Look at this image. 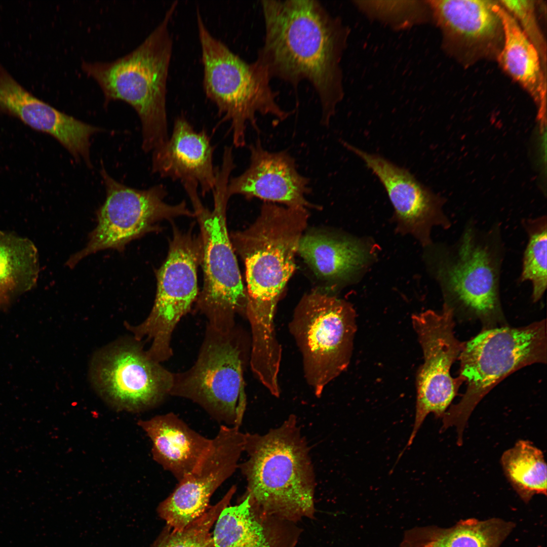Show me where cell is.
Returning <instances> with one entry per match:
<instances>
[{"label":"cell","mask_w":547,"mask_h":547,"mask_svg":"<svg viewBox=\"0 0 547 547\" xmlns=\"http://www.w3.org/2000/svg\"><path fill=\"white\" fill-rule=\"evenodd\" d=\"M140 341H116L91 360L89 375L94 389L116 409L145 411L170 396L174 373L150 357Z\"/></svg>","instance_id":"4fadbf2b"},{"label":"cell","mask_w":547,"mask_h":547,"mask_svg":"<svg viewBox=\"0 0 547 547\" xmlns=\"http://www.w3.org/2000/svg\"><path fill=\"white\" fill-rule=\"evenodd\" d=\"M236 487L232 486L214 505L200 518L180 530H172L152 547H214L210 530L221 511L229 505Z\"/></svg>","instance_id":"f546056e"},{"label":"cell","mask_w":547,"mask_h":547,"mask_svg":"<svg viewBox=\"0 0 547 547\" xmlns=\"http://www.w3.org/2000/svg\"><path fill=\"white\" fill-rule=\"evenodd\" d=\"M197 22L204 91L216 105L220 123H230L233 145L243 147L247 126L259 130L257 114L270 115L282 122L290 113L278 103L279 93L272 89L271 79L265 69L256 60L247 62L215 37L205 25L199 8Z\"/></svg>","instance_id":"8992f818"},{"label":"cell","mask_w":547,"mask_h":547,"mask_svg":"<svg viewBox=\"0 0 547 547\" xmlns=\"http://www.w3.org/2000/svg\"><path fill=\"white\" fill-rule=\"evenodd\" d=\"M214 150L207 131H196L181 114L175 118L167 140L151 152V171L162 178L181 183L194 182L205 196L213 190L215 184Z\"/></svg>","instance_id":"ac0fdd59"},{"label":"cell","mask_w":547,"mask_h":547,"mask_svg":"<svg viewBox=\"0 0 547 547\" xmlns=\"http://www.w3.org/2000/svg\"><path fill=\"white\" fill-rule=\"evenodd\" d=\"M503 247L498 227L482 230L467 226L454 244L435 255L434 270L446 299L484 322L502 317L499 281Z\"/></svg>","instance_id":"ba28073f"},{"label":"cell","mask_w":547,"mask_h":547,"mask_svg":"<svg viewBox=\"0 0 547 547\" xmlns=\"http://www.w3.org/2000/svg\"><path fill=\"white\" fill-rule=\"evenodd\" d=\"M352 305L328 292L304 295L289 325L302 358L304 377L317 397L348 367L357 330Z\"/></svg>","instance_id":"9c48e42d"},{"label":"cell","mask_w":547,"mask_h":547,"mask_svg":"<svg viewBox=\"0 0 547 547\" xmlns=\"http://www.w3.org/2000/svg\"><path fill=\"white\" fill-rule=\"evenodd\" d=\"M212 538L214 547H269L247 495L239 504L227 505L221 511Z\"/></svg>","instance_id":"4316f807"},{"label":"cell","mask_w":547,"mask_h":547,"mask_svg":"<svg viewBox=\"0 0 547 547\" xmlns=\"http://www.w3.org/2000/svg\"><path fill=\"white\" fill-rule=\"evenodd\" d=\"M0 113L14 116L32 129L50 135L71 154L85 148L92 133L89 124L58 110L28 91L1 62Z\"/></svg>","instance_id":"d6986e66"},{"label":"cell","mask_w":547,"mask_h":547,"mask_svg":"<svg viewBox=\"0 0 547 547\" xmlns=\"http://www.w3.org/2000/svg\"><path fill=\"white\" fill-rule=\"evenodd\" d=\"M228 183L225 177L217 178L211 210L202 203L197 186L188 185L184 189L200 225L202 243L204 283L196 301L197 308L206 317L207 325L224 332L235 327V316L245 312L247 300L227 227Z\"/></svg>","instance_id":"52a82bcc"},{"label":"cell","mask_w":547,"mask_h":547,"mask_svg":"<svg viewBox=\"0 0 547 547\" xmlns=\"http://www.w3.org/2000/svg\"><path fill=\"white\" fill-rule=\"evenodd\" d=\"M523 225L529 240L524 253L520 280L531 282L532 299L535 302L543 296L547 285L546 218L543 216L528 219Z\"/></svg>","instance_id":"f1b7e54d"},{"label":"cell","mask_w":547,"mask_h":547,"mask_svg":"<svg viewBox=\"0 0 547 547\" xmlns=\"http://www.w3.org/2000/svg\"><path fill=\"white\" fill-rule=\"evenodd\" d=\"M503 34L499 60L503 69L534 98L544 122L546 87L539 53L516 19L498 4Z\"/></svg>","instance_id":"603a6c76"},{"label":"cell","mask_w":547,"mask_h":547,"mask_svg":"<svg viewBox=\"0 0 547 547\" xmlns=\"http://www.w3.org/2000/svg\"><path fill=\"white\" fill-rule=\"evenodd\" d=\"M202 256L200 235L181 231L173 224L167 257L156 272L157 290L152 309L141 324L129 326L136 339L151 341L147 353L159 363L173 356V331L197 300V268Z\"/></svg>","instance_id":"8fae6325"},{"label":"cell","mask_w":547,"mask_h":547,"mask_svg":"<svg viewBox=\"0 0 547 547\" xmlns=\"http://www.w3.org/2000/svg\"><path fill=\"white\" fill-rule=\"evenodd\" d=\"M515 524L499 518H471L453 526L416 527L405 532L400 547H500Z\"/></svg>","instance_id":"cb8c5ba5"},{"label":"cell","mask_w":547,"mask_h":547,"mask_svg":"<svg viewBox=\"0 0 547 547\" xmlns=\"http://www.w3.org/2000/svg\"><path fill=\"white\" fill-rule=\"evenodd\" d=\"M9 298L8 296L0 293V305L7 301Z\"/></svg>","instance_id":"1f68e13d"},{"label":"cell","mask_w":547,"mask_h":547,"mask_svg":"<svg viewBox=\"0 0 547 547\" xmlns=\"http://www.w3.org/2000/svg\"><path fill=\"white\" fill-rule=\"evenodd\" d=\"M170 396L190 400L217 421L240 427L247 401L242 350L235 327L224 332L207 325L194 364L173 373Z\"/></svg>","instance_id":"30bf717a"},{"label":"cell","mask_w":547,"mask_h":547,"mask_svg":"<svg viewBox=\"0 0 547 547\" xmlns=\"http://www.w3.org/2000/svg\"><path fill=\"white\" fill-rule=\"evenodd\" d=\"M100 173L105 187V201L97 211V224L90 234L86 247L66 262L69 267L100 250L123 251L131 241L159 231L158 223L164 220L194 217L184 201L175 205L166 202L168 192L162 184L137 189L117 181L103 167Z\"/></svg>","instance_id":"7c38bea8"},{"label":"cell","mask_w":547,"mask_h":547,"mask_svg":"<svg viewBox=\"0 0 547 547\" xmlns=\"http://www.w3.org/2000/svg\"><path fill=\"white\" fill-rule=\"evenodd\" d=\"M500 3L517 21L519 22L518 23L539 53L541 58H544V45L536 22L534 1L505 0L501 1Z\"/></svg>","instance_id":"4dcf8cb0"},{"label":"cell","mask_w":547,"mask_h":547,"mask_svg":"<svg viewBox=\"0 0 547 547\" xmlns=\"http://www.w3.org/2000/svg\"><path fill=\"white\" fill-rule=\"evenodd\" d=\"M341 142L364 163L382 184L394 207L399 231L413 235L423 246H427L431 243L434 226L446 229L450 226L442 209L443 200L409 171L378 154L364 151L344 141Z\"/></svg>","instance_id":"2e32d148"},{"label":"cell","mask_w":547,"mask_h":547,"mask_svg":"<svg viewBox=\"0 0 547 547\" xmlns=\"http://www.w3.org/2000/svg\"><path fill=\"white\" fill-rule=\"evenodd\" d=\"M454 308L444 303L440 313L428 310L412 317L424 362L417 372L415 420L406 448L411 446L428 414L443 417L464 382L460 376L450 375L464 343L454 335Z\"/></svg>","instance_id":"5bb4252c"},{"label":"cell","mask_w":547,"mask_h":547,"mask_svg":"<svg viewBox=\"0 0 547 547\" xmlns=\"http://www.w3.org/2000/svg\"><path fill=\"white\" fill-rule=\"evenodd\" d=\"M353 3L370 19L397 30L423 24L432 19L427 1H355Z\"/></svg>","instance_id":"83f0119b"},{"label":"cell","mask_w":547,"mask_h":547,"mask_svg":"<svg viewBox=\"0 0 547 547\" xmlns=\"http://www.w3.org/2000/svg\"><path fill=\"white\" fill-rule=\"evenodd\" d=\"M500 463L508 482L525 502L534 495H546V464L543 452L531 442L518 441L503 453Z\"/></svg>","instance_id":"484cf974"},{"label":"cell","mask_w":547,"mask_h":547,"mask_svg":"<svg viewBox=\"0 0 547 547\" xmlns=\"http://www.w3.org/2000/svg\"><path fill=\"white\" fill-rule=\"evenodd\" d=\"M138 424L151 441L153 459L178 482L196 468L211 443L172 412Z\"/></svg>","instance_id":"44dd1931"},{"label":"cell","mask_w":547,"mask_h":547,"mask_svg":"<svg viewBox=\"0 0 547 547\" xmlns=\"http://www.w3.org/2000/svg\"><path fill=\"white\" fill-rule=\"evenodd\" d=\"M458 360L459 376L466 382V389L459 402L445 412L441 431L455 426L457 443L461 446L472 412L493 387L525 366L546 363V320L520 327L485 329L464 342Z\"/></svg>","instance_id":"5b68a950"},{"label":"cell","mask_w":547,"mask_h":547,"mask_svg":"<svg viewBox=\"0 0 547 547\" xmlns=\"http://www.w3.org/2000/svg\"><path fill=\"white\" fill-rule=\"evenodd\" d=\"M246 433L240 427L221 425L196 468L178 484L158 507L162 519L180 530L202 516L211 497L239 468Z\"/></svg>","instance_id":"9a60e30c"},{"label":"cell","mask_w":547,"mask_h":547,"mask_svg":"<svg viewBox=\"0 0 547 547\" xmlns=\"http://www.w3.org/2000/svg\"><path fill=\"white\" fill-rule=\"evenodd\" d=\"M244 452L239 468L253 506L286 517L312 514L315 475L295 416L265 434L246 433Z\"/></svg>","instance_id":"277c9868"},{"label":"cell","mask_w":547,"mask_h":547,"mask_svg":"<svg viewBox=\"0 0 547 547\" xmlns=\"http://www.w3.org/2000/svg\"><path fill=\"white\" fill-rule=\"evenodd\" d=\"M308 216L305 208L264 202L251 226L230 236L234 250L245 263V313L251 342L258 348L270 347L278 342L276 308L295 269V255Z\"/></svg>","instance_id":"7a4b0ae2"},{"label":"cell","mask_w":547,"mask_h":547,"mask_svg":"<svg viewBox=\"0 0 547 547\" xmlns=\"http://www.w3.org/2000/svg\"><path fill=\"white\" fill-rule=\"evenodd\" d=\"M250 164L240 175L230 178L229 198L240 195L287 207L317 208L306 196L311 191L309 180L298 171L295 159L287 150L269 151L259 139L249 146Z\"/></svg>","instance_id":"e0dca14e"},{"label":"cell","mask_w":547,"mask_h":547,"mask_svg":"<svg viewBox=\"0 0 547 547\" xmlns=\"http://www.w3.org/2000/svg\"><path fill=\"white\" fill-rule=\"evenodd\" d=\"M297 252L318 277L330 282L348 281L370 257L360 241L323 231L303 235Z\"/></svg>","instance_id":"7402d4cb"},{"label":"cell","mask_w":547,"mask_h":547,"mask_svg":"<svg viewBox=\"0 0 547 547\" xmlns=\"http://www.w3.org/2000/svg\"><path fill=\"white\" fill-rule=\"evenodd\" d=\"M265 35L256 61L296 88L303 80L316 90L321 123L329 124L344 92L341 67L350 31L316 0H262Z\"/></svg>","instance_id":"6da1fadb"},{"label":"cell","mask_w":547,"mask_h":547,"mask_svg":"<svg viewBox=\"0 0 547 547\" xmlns=\"http://www.w3.org/2000/svg\"><path fill=\"white\" fill-rule=\"evenodd\" d=\"M446 41L472 50H490L502 35L498 4L484 0L427 1Z\"/></svg>","instance_id":"ffe728a7"},{"label":"cell","mask_w":547,"mask_h":547,"mask_svg":"<svg viewBox=\"0 0 547 547\" xmlns=\"http://www.w3.org/2000/svg\"><path fill=\"white\" fill-rule=\"evenodd\" d=\"M174 1L163 18L130 53L109 62L83 61L84 72L100 87L104 104L122 100L136 111L142 128V148L152 152L169 138L167 82L173 48L169 24Z\"/></svg>","instance_id":"3957f363"},{"label":"cell","mask_w":547,"mask_h":547,"mask_svg":"<svg viewBox=\"0 0 547 547\" xmlns=\"http://www.w3.org/2000/svg\"><path fill=\"white\" fill-rule=\"evenodd\" d=\"M39 266L37 249L28 239L0 231V293L25 292L36 283Z\"/></svg>","instance_id":"d4e9b609"}]
</instances>
